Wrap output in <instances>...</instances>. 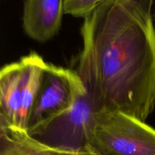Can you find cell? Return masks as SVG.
I'll return each instance as SVG.
<instances>
[{"instance_id":"obj_10","label":"cell","mask_w":155,"mask_h":155,"mask_svg":"<svg viewBox=\"0 0 155 155\" xmlns=\"http://www.w3.org/2000/svg\"><path fill=\"white\" fill-rule=\"evenodd\" d=\"M154 20H155V12H154Z\"/></svg>"},{"instance_id":"obj_5","label":"cell","mask_w":155,"mask_h":155,"mask_svg":"<svg viewBox=\"0 0 155 155\" xmlns=\"http://www.w3.org/2000/svg\"><path fill=\"white\" fill-rule=\"evenodd\" d=\"M62 0H27L24 2L23 27L27 36L44 42L60 30L63 16Z\"/></svg>"},{"instance_id":"obj_9","label":"cell","mask_w":155,"mask_h":155,"mask_svg":"<svg viewBox=\"0 0 155 155\" xmlns=\"http://www.w3.org/2000/svg\"><path fill=\"white\" fill-rule=\"evenodd\" d=\"M101 0H64V13L86 18L92 14Z\"/></svg>"},{"instance_id":"obj_1","label":"cell","mask_w":155,"mask_h":155,"mask_svg":"<svg viewBox=\"0 0 155 155\" xmlns=\"http://www.w3.org/2000/svg\"><path fill=\"white\" fill-rule=\"evenodd\" d=\"M151 0H101L81 27L77 74L95 112L145 122L155 107Z\"/></svg>"},{"instance_id":"obj_3","label":"cell","mask_w":155,"mask_h":155,"mask_svg":"<svg viewBox=\"0 0 155 155\" xmlns=\"http://www.w3.org/2000/svg\"><path fill=\"white\" fill-rule=\"evenodd\" d=\"M95 114L86 90L69 108L41 124L27 134L48 148L87 154L86 145Z\"/></svg>"},{"instance_id":"obj_8","label":"cell","mask_w":155,"mask_h":155,"mask_svg":"<svg viewBox=\"0 0 155 155\" xmlns=\"http://www.w3.org/2000/svg\"><path fill=\"white\" fill-rule=\"evenodd\" d=\"M0 155H89L48 148L27 133L11 128L0 115Z\"/></svg>"},{"instance_id":"obj_7","label":"cell","mask_w":155,"mask_h":155,"mask_svg":"<svg viewBox=\"0 0 155 155\" xmlns=\"http://www.w3.org/2000/svg\"><path fill=\"white\" fill-rule=\"evenodd\" d=\"M21 83L19 62L0 69V115L8 127L16 130L21 107Z\"/></svg>"},{"instance_id":"obj_4","label":"cell","mask_w":155,"mask_h":155,"mask_svg":"<svg viewBox=\"0 0 155 155\" xmlns=\"http://www.w3.org/2000/svg\"><path fill=\"white\" fill-rule=\"evenodd\" d=\"M85 91L76 71L47 63L27 133L69 108Z\"/></svg>"},{"instance_id":"obj_2","label":"cell","mask_w":155,"mask_h":155,"mask_svg":"<svg viewBox=\"0 0 155 155\" xmlns=\"http://www.w3.org/2000/svg\"><path fill=\"white\" fill-rule=\"evenodd\" d=\"M86 152L89 155H155V130L120 112H95Z\"/></svg>"},{"instance_id":"obj_6","label":"cell","mask_w":155,"mask_h":155,"mask_svg":"<svg viewBox=\"0 0 155 155\" xmlns=\"http://www.w3.org/2000/svg\"><path fill=\"white\" fill-rule=\"evenodd\" d=\"M19 63L21 68V107L17 130L27 133L30 114L40 89L47 63L34 51L21 58Z\"/></svg>"}]
</instances>
